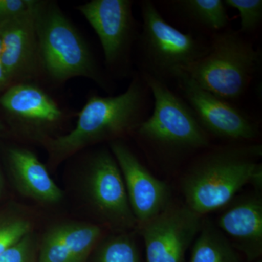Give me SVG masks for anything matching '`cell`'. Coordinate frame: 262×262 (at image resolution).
Wrapping results in <instances>:
<instances>
[{"label":"cell","mask_w":262,"mask_h":262,"mask_svg":"<svg viewBox=\"0 0 262 262\" xmlns=\"http://www.w3.org/2000/svg\"><path fill=\"white\" fill-rule=\"evenodd\" d=\"M151 91L141 74L134 76L125 92L115 96H90L73 130L58 137L39 138L52 163H59L86 146L136 131L147 118Z\"/></svg>","instance_id":"obj_1"},{"label":"cell","mask_w":262,"mask_h":262,"mask_svg":"<svg viewBox=\"0 0 262 262\" xmlns=\"http://www.w3.org/2000/svg\"><path fill=\"white\" fill-rule=\"evenodd\" d=\"M261 155L260 144L222 146L202 155L183 177L184 204L201 216L227 206L249 184Z\"/></svg>","instance_id":"obj_2"},{"label":"cell","mask_w":262,"mask_h":262,"mask_svg":"<svg viewBox=\"0 0 262 262\" xmlns=\"http://www.w3.org/2000/svg\"><path fill=\"white\" fill-rule=\"evenodd\" d=\"M261 63V51L241 33L229 29L213 33L206 55L182 72L202 89L229 101L246 92Z\"/></svg>","instance_id":"obj_3"},{"label":"cell","mask_w":262,"mask_h":262,"mask_svg":"<svg viewBox=\"0 0 262 262\" xmlns=\"http://www.w3.org/2000/svg\"><path fill=\"white\" fill-rule=\"evenodd\" d=\"M35 23L42 72L58 82L83 77L108 85L87 43L56 3L37 0Z\"/></svg>","instance_id":"obj_4"},{"label":"cell","mask_w":262,"mask_h":262,"mask_svg":"<svg viewBox=\"0 0 262 262\" xmlns=\"http://www.w3.org/2000/svg\"><path fill=\"white\" fill-rule=\"evenodd\" d=\"M140 7L143 21L137 42L143 65L141 73L167 84L206 55L208 42L170 25L151 1L141 2Z\"/></svg>","instance_id":"obj_5"},{"label":"cell","mask_w":262,"mask_h":262,"mask_svg":"<svg viewBox=\"0 0 262 262\" xmlns=\"http://www.w3.org/2000/svg\"><path fill=\"white\" fill-rule=\"evenodd\" d=\"M141 74L154 98V106L151 115L136 129L137 135L158 151L170 154L208 147L209 135L183 98L168 84Z\"/></svg>","instance_id":"obj_6"},{"label":"cell","mask_w":262,"mask_h":262,"mask_svg":"<svg viewBox=\"0 0 262 262\" xmlns=\"http://www.w3.org/2000/svg\"><path fill=\"white\" fill-rule=\"evenodd\" d=\"M133 4L130 0H92L78 7L98 35L106 65L113 70L129 63L139 38Z\"/></svg>","instance_id":"obj_7"},{"label":"cell","mask_w":262,"mask_h":262,"mask_svg":"<svg viewBox=\"0 0 262 262\" xmlns=\"http://www.w3.org/2000/svg\"><path fill=\"white\" fill-rule=\"evenodd\" d=\"M201 215L185 204L167 208L137 227L145 245L146 262H184L201 229Z\"/></svg>","instance_id":"obj_8"},{"label":"cell","mask_w":262,"mask_h":262,"mask_svg":"<svg viewBox=\"0 0 262 262\" xmlns=\"http://www.w3.org/2000/svg\"><path fill=\"white\" fill-rule=\"evenodd\" d=\"M176 81L183 99L208 134L234 141H251L257 137L258 125L242 110L202 89L184 72Z\"/></svg>","instance_id":"obj_9"},{"label":"cell","mask_w":262,"mask_h":262,"mask_svg":"<svg viewBox=\"0 0 262 262\" xmlns=\"http://www.w3.org/2000/svg\"><path fill=\"white\" fill-rule=\"evenodd\" d=\"M90 201L105 222L116 228H137L121 170L111 151L101 149L91 158L87 177Z\"/></svg>","instance_id":"obj_10"},{"label":"cell","mask_w":262,"mask_h":262,"mask_svg":"<svg viewBox=\"0 0 262 262\" xmlns=\"http://www.w3.org/2000/svg\"><path fill=\"white\" fill-rule=\"evenodd\" d=\"M110 149L121 170L130 208L139 227L170 204V188L155 177L122 141H111Z\"/></svg>","instance_id":"obj_11"},{"label":"cell","mask_w":262,"mask_h":262,"mask_svg":"<svg viewBox=\"0 0 262 262\" xmlns=\"http://www.w3.org/2000/svg\"><path fill=\"white\" fill-rule=\"evenodd\" d=\"M37 1L0 27L2 63L11 84L29 82L42 72L36 30Z\"/></svg>","instance_id":"obj_12"},{"label":"cell","mask_w":262,"mask_h":262,"mask_svg":"<svg viewBox=\"0 0 262 262\" xmlns=\"http://www.w3.org/2000/svg\"><path fill=\"white\" fill-rule=\"evenodd\" d=\"M216 227L248 261L262 254V198L259 193L239 198L221 214Z\"/></svg>","instance_id":"obj_13"},{"label":"cell","mask_w":262,"mask_h":262,"mask_svg":"<svg viewBox=\"0 0 262 262\" xmlns=\"http://www.w3.org/2000/svg\"><path fill=\"white\" fill-rule=\"evenodd\" d=\"M0 106L17 123L27 128H48L63 117L56 101L30 82L12 84L0 96Z\"/></svg>","instance_id":"obj_14"},{"label":"cell","mask_w":262,"mask_h":262,"mask_svg":"<svg viewBox=\"0 0 262 262\" xmlns=\"http://www.w3.org/2000/svg\"><path fill=\"white\" fill-rule=\"evenodd\" d=\"M7 157L10 173L22 194L49 204L61 201V189L37 155L30 150L13 147L8 150Z\"/></svg>","instance_id":"obj_15"},{"label":"cell","mask_w":262,"mask_h":262,"mask_svg":"<svg viewBox=\"0 0 262 262\" xmlns=\"http://www.w3.org/2000/svg\"><path fill=\"white\" fill-rule=\"evenodd\" d=\"M189 262H241L225 234L210 220H203Z\"/></svg>","instance_id":"obj_16"},{"label":"cell","mask_w":262,"mask_h":262,"mask_svg":"<svg viewBox=\"0 0 262 262\" xmlns=\"http://www.w3.org/2000/svg\"><path fill=\"white\" fill-rule=\"evenodd\" d=\"M172 3L188 21L213 34L225 30L228 25L227 6L222 0H179Z\"/></svg>","instance_id":"obj_17"},{"label":"cell","mask_w":262,"mask_h":262,"mask_svg":"<svg viewBox=\"0 0 262 262\" xmlns=\"http://www.w3.org/2000/svg\"><path fill=\"white\" fill-rule=\"evenodd\" d=\"M54 228L77 262L86 261L102 235L101 229L93 224H64Z\"/></svg>","instance_id":"obj_18"},{"label":"cell","mask_w":262,"mask_h":262,"mask_svg":"<svg viewBox=\"0 0 262 262\" xmlns=\"http://www.w3.org/2000/svg\"><path fill=\"white\" fill-rule=\"evenodd\" d=\"M97 261L139 262L135 242L129 234L114 236L101 245Z\"/></svg>","instance_id":"obj_19"},{"label":"cell","mask_w":262,"mask_h":262,"mask_svg":"<svg viewBox=\"0 0 262 262\" xmlns=\"http://www.w3.org/2000/svg\"><path fill=\"white\" fill-rule=\"evenodd\" d=\"M30 222L15 215H0V255L31 233Z\"/></svg>","instance_id":"obj_20"},{"label":"cell","mask_w":262,"mask_h":262,"mask_svg":"<svg viewBox=\"0 0 262 262\" xmlns=\"http://www.w3.org/2000/svg\"><path fill=\"white\" fill-rule=\"evenodd\" d=\"M224 3L226 6L238 10L239 33H252L259 27L262 21L261 0H225Z\"/></svg>","instance_id":"obj_21"},{"label":"cell","mask_w":262,"mask_h":262,"mask_svg":"<svg viewBox=\"0 0 262 262\" xmlns=\"http://www.w3.org/2000/svg\"><path fill=\"white\" fill-rule=\"evenodd\" d=\"M38 262H77L60 239L54 227L43 237Z\"/></svg>","instance_id":"obj_22"},{"label":"cell","mask_w":262,"mask_h":262,"mask_svg":"<svg viewBox=\"0 0 262 262\" xmlns=\"http://www.w3.org/2000/svg\"><path fill=\"white\" fill-rule=\"evenodd\" d=\"M0 262H37L35 241L32 234L24 236L2 253Z\"/></svg>","instance_id":"obj_23"},{"label":"cell","mask_w":262,"mask_h":262,"mask_svg":"<svg viewBox=\"0 0 262 262\" xmlns=\"http://www.w3.org/2000/svg\"><path fill=\"white\" fill-rule=\"evenodd\" d=\"M33 3L34 0H0V27L23 14Z\"/></svg>","instance_id":"obj_24"},{"label":"cell","mask_w":262,"mask_h":262,"mask_svg":"<svg viewBox=\"0 0 262 262\" xmlns=\"http://www.w3.org/2000/svg\"><path fill=\"white\" fill-rule=\"evenodd\" d=\"M249 184H252L256 191L261 190L262 189V165L260 163L257 168L253 172L252 177Z\"/></svg>","instance_id":"obj_25"},{"label":"cell","mask_w":262,"mask_h":262,"mask_svg":"<svg viewBox=\"0 0 262 262\" xmlns=\"http://www.w3.org/2000/svg\"><path fill=\"white\" fill-rule=\"evenodd\" d=\"M11 85L8 76L5 73L4 67L1 60V44H0V94L4 92L5 90Z\"/></svg>","instance_id":"obj_26"},{"label":"cell","mask_w":262,"mask_h":262,"mask_svg":"<svg viewBox=\"0 0 262 262\" xmlns=\"http://www.w3.org/2000/svg\"><path fill=\"white\" fill-rule=\"evenodd\" d=\"M3 187H4V184H3V176H2L1 172H0V195L3 192Z\"/></svg>","instance_id":"obj_27"},{"label":"cell","mask_w":262,"mask_h":262,"mask_svg":"<svg viewBox=\"0 0 262 262\" xmlns=\"http://www.w3.org/2000/svg\"><path fill=\"white\" fill-rule=\"evenodd\" d=\"M3 131H4V125H3V124L0 122V134H1Z\"/></svg>","instance_id":"obj_28"},{"label":"cell","mask_w":262,"mask_h":262,"mask_svg":"<svg viewBox=\"0 0 262 262\" xmlns=\"http://www.w3.org/2000/svg\"><path fill=\"white\" fill-rule=\"evenodd\" d=\"M256 262H262V261H261V260H260V261H259V260H258V261H256Z\"/></svg>","instance_id":"obj_29"}]
</instances>
